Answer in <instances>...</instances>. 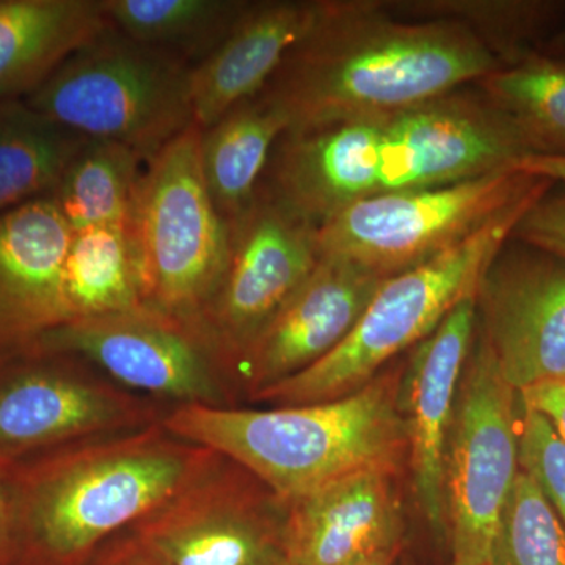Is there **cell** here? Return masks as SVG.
<instances>
[{"label": "cell", "mask_w": 565, "mask_h": 565, "mask_svg": "<svg viewBox=\"0 0 565 565\" xmlns=\"http://www.w3.org/2000/svg\"><path fill=\"white\" fill-rule=\"evenodd\" d=\"M530 154L503 111L463 87L393 114L288 129L259 189L318 228L363 200L515 170Z\"/></svg>", "instance_id": "1"}, {"label": "cell", "mask_w": 565, "mask_h": 565, "mask_svg": "<svg viewBox=\"0 0 565 565\" xmlns=\"http://www.w3.org/2000/svg\"><path fill=\"white\" fill-rule=\"evenodd\" d=\"M500 68L460 22L397 17L382 0H323L263 92L288 129H303L408 109Z\"/></svg>", "instance_id": "2"}, {"label": "cell", "mask_w": 565, "mask_h": 565, "mask_svg": "<svg viewBox=\"0 0 565 565\" xmlns=\"http://www.w3.org/2000/svg\"><path fill=\"white\" fill-rule=\"evenodd\" d=\"M217 452L161 423L76 441L0 470L13 564L85 565L184 489Z\"/></svg>", "instance_id": "3"}, {"label": "cell", "mask_w": 565, "mask_h": 565, "mask_svg": "<svg viewBox=\"0 0 565 565\" xmlns=\"http://www.w3.org/2000/svg\"><path fill=\"white\" fill-rule=\"evenodd\" d=\"M399 379L379 374L340 399L264 411L178 405L162 424L241 465L289 504L359 471H397L408 455Z\"/></svg>", "instance_id": "4"}, {"label": "cell", "mask_w": 565, "mask_h": 565, "mask_svg": "<svg viewBox=\"0 0 565 565\" xmlns=\"http://www.w3.org/2000/svg\"><path fill=\"white\" fill-rule=\"evenodd\" d=\"M553 185L542 181L451 250L385 278L343 343L252 399L275 407L327 403L370 384L399 353L429 337L460 300L476 296L482 275L511 239L516 223Z\"/></svg>", "instance_id": "5"}, {"label": "cell", "mask_w": 565, "mask_h": 565, "mask_svg": "<svg viewBox=\"0 0 565 565\" xmlns=\"http://www.w3.org/2000/svg\"><path fill=\"white\" fill-rule=\"evenodd\" d=\"M191 66L109 28L24 99L85 139L110 140L147 161L193 122Z\"/></svg>", "instance_id": "6"}, {"label": "cell", "mask_w": 565, "mask_h": 565, "mask_svg": "<svg viewBox=\"0 0 565 565\" xmlns=\"http://www.w3.org/2000/svg\"><path fill=\"white\" fill-rule=\"evenodd\" d=\"M202 129H185L152 156L131 223L145 307L199 322L230 258V222L204 181Z\"/></svg>", "instance_id": "7"}, {"label": "cell", "mask_w": 565, "mask_h": 565, "mask_svg": "<svg viewBox=\"0 0 565 565\" xmlns=\"http://www.w3.org/2000/svg\"><path fill=\"white\" fill-rule=\"evenodd\" d=\"M544 178L519 170L363 200L316 228L319 255L388 278L463 243Z\"/></svg>", "instance_id": "8"}, {"label": "cell", "mask_w": 565, "mask_h": 565, "mask_svg": "<svg viewBox=\"0 0 565 565\" xmlns=\"http://www.w3.org/2000/svg\"><path fill=\"white\" fill-rule=\"evenodd\" d=\"M516 411L519 393L479 337L460 377L445 452L451 565L492 563L501 516L520 473Z\"/></svg>", "instance_id": "9"}, {"label": "cell", "mask_w": 565, "mask_h": 565, "mask_svg": "<svg viewBox=\"0 0 565 565\" xmlns=\"http://www.w3.org/2000/svg\"><path fill=\"white\" fill-rule=\"evenodd\" d=\"M172 405L121 388L73 353L0 356V470L62 446L161 423Z\"/></svg>", "instance_id": "10"}, {"label": "cell", "mask_w": 565, "mask_h": 565, "mask_svg": "<svg viewBox=\"0 0 565 565\" xmlns=\"http://www.w3.org/2000/svg\"><path fill=\"white\" fill-rule=\"evenodd\" d=\"M31 348L73 353L121 388L172 407H233L232 375L203 327L145 305L65 323Z\"/></svg>", "instance_id": "11"}, {"label": "cell", "mask_w": 565, "mask_h": 565, "mask_svg": "<svg viewBox=\"0 0 565 565\" xmlns=\"http://www.w3.org/2000/svg\"><path fill=\"white\" fill-rule=\"evenodd\" d=\"M288 503L221 455L132 527L163 565H289Z\"/></svg>", "instance_id": "12"}, {"label": "cell", "mask_w": 565, "mask_h": 565, "mask_svg": "<svg viewBox=\"0 0 565 565\" xmlns=\"http://www.w3.org/2000/svg\"><path fill=\"white\" fill-rule=\"evenodd\" d=\"M319 258L316 226L262 189L247 211L230 222L228 266L199 323L232 379L237 360Z\"/></svg>", "instance_id": "13"}, {"label": "cell", "mask_w": 565, "mask_h": 565, "mask_svg": "<svg viewBox=\"0 0 565 565\" xmlns=\"http://www.w3.org/2000/svg\"><path fill=\"white\" fill-rule=\"evenodd\" d=\"M476 308L481 337L516 393L565 382V262L516 241L487 267Z\"/></svg>", "instance_id": "14"}, {"label": "cell", "mask_w": 565, "mask_h": 565, "mask_svg": "<svg viewBox=\"0 0 565 565\" xmlns=\"http://www.w3.org/2000/svg\"><path fill=\"white\" fill-rule=\"evenodd\" d=\"M385 278L345 259L321 256L234 366L248 397L307 370L352 332Z\"/></svg>", "instance_id": "15"}, {"label": "cell", "mask_w": 565, "mask_h": 565, "mask_svg": "<svg viewBox=\"0 0 565 565\" xmlns=\"http://www.w3.org/2000/svg\"><path fill=\"white\" fill-rule=\"evenodd\" d=\"M476 296L446 315L415 345L399 379L397 405L407 427L408 456L416 500L435 541L448 545L445 509V452L457 390L475 343Z\"/></svg>", "instance_id": "16"}, {"label": "cell", "mask_w": 565, "mask_h": 565, "mask_svg": "<svg viewBox=\"0 0 565 565\" xmlns=\"http://www.w3.org/2000/svg\"><path fill=\"white\" fill-rule=\"evenodd\" d=\"M73 234L51 195L0 214V356L70 322L65 262Z\"/></svg>", "instance_id": "17"}, {"label": "cell", "mask_w": 565, "mask_h": 565, "mask_svg": "<svg viewBox=\"0 0 565 565\" xmlns=\"http://www.w3.org/2000/svg\"><path fill=\"white\" fill-rule=\"evenodd\" d=\"M394 473L384 468L359 471L289 503V564L352 565L403 552L404 519Z\"/></svg>", "instance_id": "18"}, {"label": "cell", "mask_w": 565, "mask_h": 565, "mask_svg": "<svg viewBox=\"0 0 565 565\" xmlns=\"http://www.w3.org/2000/svg\"><path fill=\"white\" fill-rule=\"evenodd\" d=\"M323 0L247 2L225 39L191 68L193 122L210 128L264 90L289 51L321 17Z\"/></svg>", "instance_id": "19"}, {"label": "cell", "mask_w": 565, "mask_h": 565, "mask_svg": "<svg viewBox=\"0 0 565 565\" xmlns=\"http://www.w3.org/2000/svg\"><path fill=\"white\" fill-rule=\"evenodd\" d=\"M109 25L102 0H0V104L24 102Z\"/></svg>", "instance_id": "20"}, {"label": "cell", "mask_w": 565, "mask_h": 565, "mask_svg": "<svg viewBox=\"0 0 565 565\" xmlns=\"http://www.w3.org/2000/svg\"><path fill=\"white\" fill-rule=\"evenodd\" d=\"M288 128L285 111L259 92L202 129L204 181L225 221H234L250 206L274 147Z\"/></svg>", "instance_id": "21"}, {"label": "cell", "mask_w": 565, "mask_h": 565, "mask_svg": "<svg viewBox=\"0 0 565 565\" xmlns=\"http://www.w3.org/2000/svg\"><path fill=\"white\" fill-rule=\"evenodd\" d=\"M147 159L118 141L87 139L51 196L73 232L131 226Z\"/></svg>", "instance_id": "22"}, {"label": "cell", "mask_w": 565, "mask_h": 565, "mask_svg": "<svg viewBox=\"0 0 565 565\" xmlns=\"http://www.w3.org/2000/svg\"><path fill=\"white\" fill-rule=\"evenodd\" d=\"M65 300L70 322L143 307L131 226L74 232L65 262Z\"/></svg>", "instance_id": "23"}, {"label": "cell", "mask_w": 565, "mask_h": 565, "mask_svg": "<svg viewBox=\"0 0 565 565\" xmlns=\"http://www.w3.org/2000/svg\"><path fill=\"white\" fill-rule=\"evenodd\" d=\"M385 6L412 20L460 22L503 66L533 54L565 22V0H404Z\"/></svg>", "instance_id": "24"}, {"label": "cell", "mask_w": 565, "mask_h": 565, "mask_svg": "<svg viewBox=\"0 0 565 565\" xmlns=\"http://www.w3.org/2000/svg\"><path fill=\"white\" fill-rule=\"evenodd\" d=\"M85 140L25 102L0 104V214L51 195Z\"/></svg>", "instance_id": "25"}, {"label": "cell", "mask_w": 565, "mask_h": 565, "mask_svg": "<svg viewBox=\"0 0 565 565\" xmlns=\"http://www.w3.org/2000/svg\"><path fill=\"white\" fill-rule=\"evenodd\" d=\"M111 28L196 65L233 28L247 0H102Z\"/></svg>", "instance_id": "26"}, {"label": "cell", "mask_w": 565, "mask_h": 565, "mask_svg": "<svg viewBox=\"0 0 565 565\" xmlns=\"http://www.w3.org/2000/svg\"><path fill=\"white\" fill-rule=\"evenodd\" d=\"M475 85L514 125L531 154L565 158V63L533 52Z\"/></svg>", "instance_id": "27"}, {"label": "cell", "mask_w": 565, "mask_h": 565, "mask_svg": "<svg viewBox=\"0 0 565 565\" xmlns=\"http://www.w3.org/2000/svg\"><path fill=\"white\" fill-rule=\"evenodd\" d=\"M494 565H565V531L544 493L520 468L494 541Z\"/></svg>", "instance_id": "28"}, {"label": "cell", "mask_w": 565, "mask_h": 565, "mask_svg": "<svg viewBox=\"0 0 565 565\" xmlns=\"http://www.w3.org/2000/svg\"><path fill=\"white\" fill-rule=\"evenodd\" d=\"M520 468L539 487L565 531V444L548 419L520 403Z\"/></svg>", "instance_id": "29"}, {"label": "cell", "mask_w": 565, "mask_h": 565, "mask_svg": "<svg viewBox=\"0 0 565 565\" xmlns=\"http://www.w3.org/2000/svg\"><path fill=\"white\" fill-rule=\"evenodd\" d=\"M512 237L565 262V185L546 191L516 223Z\"/></svg>", "instance_id": "30"}, {"label": "cell", "mask_w": 565, "mask_h": 565, "mask_svg": "<svg viewBox=\"0 0 565 565\" xmlns=\"http://www.w3.org/2000/svg\"><path fill=\"white\" fill-rule=\"evenodd\" d=\"M85 565H163L158 555L131 530L111 539Z\"/></svg>", "instance_id": "31"}, {"label": "cell", "mask_w": 565, "mask_h": 565, "mask_svg": "<svg viewBox=\"0 0 565 565\" xmlns=\"http://www.w3.org/2000/svg\"><path fill=\"white\" fill-rule=\"evenodd\" d=\"M520 403L548 419L565 444V382H546L519 393Z\"/></svg>", "instance_id": "32"}, {"label": "cell", "mask_w": 565, "mask_h": 565, "mask_svg": "<svg viewBox=\"0 0 565 565\" xmlns=\"http://www.w3.org/2000/svg\"><path fill=\"white\" fill-rule=\"evenodd\" d=\"M514 169L531 177L544 178L553 184L565 185V158L530 154L516 163Z\"/></svg>", "instance_id": "33"}, {"label": "cell", "mask_w": 565, "mask_h": 565, "mask_svg": "<svg viewBox=\"0 0 565 565\" xmlns=\"http://www.w3.org/2000/svg\"><path fill=\"white\" fill-rule=\"evenodd\" d=\"M11 564H13V542H11L9 505H7L6 490L0 478V565Z\"/></svg>", "instance_id": "34"}, {"label": "cell", "mask_w": 565, "mask_h": 565, "mask_svg": "<svg viewBox=\"0 0 565 565\" xmlns=\"http://www.w3.org/2000/svg\"><path fill=\"white\" fill-rule=\"evenodd\" d=\"M535 52L545 55V57L553 58V61L565 63V22Z\"/></svg>", "instance_id": "35"}, {"label": "cell", "mask_w": 565, "mask_h": 565, "mask_svg": "<svg viewBox=\"0 0 565 565\" xmlns=\"http://www.w3.org/2000/svg\"><path fill=\"white\" fill-rule=\"evenodd\" d=\"M401 555H403V552L385 553V555L370 557V559L360 561V563L352 565H397Z\"/></svg>", "instance_id": "36"}, {"label": "cell", "mask_w": 565, "mask_h": 565, "mask_svg": "<svg viewBox=\"0 0 565 565\" xmlns=\"http://www.w3.org/2000/svg\"><path fill=\"white\" fill-rule=\"evenodd\" d=\"M487 565H494L493 563L487 564Z\"/></svg>", "instance_id": "37"}, {"label": "cell", "mask_w": 565, "mask_h": 565, "mask_svg": "<svg viewBox=\"0 0 565 565\" xmlns=\"http://www.w3.org/2000/svg\"><path fill=\"white\" fill-rule=\"evenodd\" d=\"M289 565H291V564H289Z\"/></svg>", "instance_id": "38"}]
</instances>
